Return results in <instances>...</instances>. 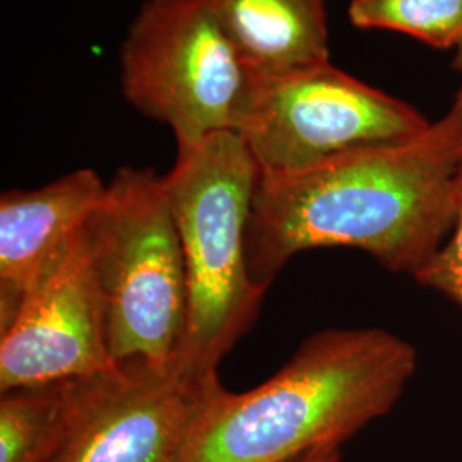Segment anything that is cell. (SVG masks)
I'll return each instance as SVG.
<instances>
[{"mask_svg": "<svg viewBox=\"0 0 462 462\" xmlns=\"http://www.w3.org/2000/svg\"><path fill=\"white\" fill-rule=\"evenodd\" d=\"M461 166L462 120L450 108L411 141L261 173L247 230L252 280L267 291L291 257L329 247L364 250L416 280L452 230Z\"/></svg>", "mask_w": 462, "mask_h": 462, "instance_id": "obj_1", "label": "cell"}, {"mask_svg": "<svg viewBox=\"0 0 462 462\" xmlns=\"http://www.w3.org/2000/svg\"><path fill=\"white\" fill-rule=\"evenodd\" d=\"M416 370L414 347L383 329H330L247 393L216 389L180 462H293L341 446L389 413Z\"/></svg>", "mask_w": 462, "mask_h": 462, "instance_id": "obj_2", "label": "cell"}, {"mask_svg": "<svg viewBox=\"0 0 462 462\" xmlns=\"http://www.w3.org/2000/svg\"><path fill=\"white\" fill-rule=\"evenodd\" d=\"M261 168L240 134L189 148L163 175L180 235L189 310L180 372L215 379L217 365L254 328L264 300L248 271L247 230Z\"/></svg>", "mask_w": 462, "mask_h": 462, "instance_id": "obj_3", "label": "cell"}, {"mask_svg": "<svg viewBox=\"0 0 462 462\" xmlns=\"http://www.w3.org/2000/svg\"><path fill=\"white\" fill-rule=\"evenodd\" d=\"M84 242L116 364L180 370L189 290L163 177L120 168L84 226Z\"/></svg>", "mask_w": 462, "mask_h": 462, "instance_id": "obj_4", "label": "cell"}, {"mask_svg": "<svg viewBox=\"0 0 462 462\" xmlns=\"http://www.w3.org/2000/svg\"><path fill=\"white\" fill-rule=\"evenodd\" d=\"M120 84L137 112L189 148L238 131L254 81L209 0H146L120 49Z\"/></svg>", "mask_w": 462, "mask_h": 462, "instance_id": "obj_5", "label": "cell"}, {"mask_svg": "<svg viewBox=\"0 0 462 462\" xmlns=\"http://www.w3.org/2000/svg\"><path fill=\"white\" fill-rule=\"evenodd\" d=\"M430 125L411 105L326 62L254 81L236 134L261 173L280 175L406 143Z\"/></svg>", "mask_w": 462, "mask_h": 462, "instance_id": "obj_6", "label": "cell"}, {"mask_svg": "<svg viewBox=\"0 0 462 462\" xmlns=\"http://www.w3.org/2000/svg\"><path fill=\"white\" fill-rule=\"evenodd\" d=\"M219 379L124 364L88 380L43 462H180Z\"/></svg>", "mask_w": 462, "mask_h": 462, "instance_id": "obj_7", "label": "cell"}, {"mask_svg": "<svg viewBox=\"0 0 462 462\" xmlns=\"http://www.w3.org/2000/svg\"><path fill=\"white\" fill-rule=\"evenodd\" d=\"M118 366L83 230L0 330V393L89 379Z\"/></svg>", "mask_w": 462, "mask_h": 462, "instance_id": "obj_8", "label": "cell"}, {"mask_svg": "<svg viewBox=\"0 0 462 462\" xmlns=\"http://www.w3.org/2000/svg\"><path fill=\"white\" fill-rule=\"evenodd\" d=\"M106 183L81 168L34 190L0 198V330L16 317L24 298L50 265L84 230Z\"/></svg>", "mask_w": 462, "mask_h": 462, "instance_id": "obj_9", "label": "cell"}, {"mask_svg": "<svg viewBox=\"0 0 462 462\" xmlns=\"http://www.w3.org/2000/svg\"><path fill=\"white\" fill-rule=\"evenodd\" d=\"M209 2L252 81L330 62L324 0Z\"/></svg>", "mask_w": 462, "mask_h": 462, "instance_id": "obj_10", "label": "cell"}, {"mask_svg": "<svg viewBox=\"0 0 462 462\" xmlns=\"http://www.w3.org/2000/svg\"><path fill=\"white\" fill-rule=\"evenodd\" d=\"M89 379L51 382L2 393L0 462L45 461L60 440Z\"/></svg>", "mask_w": 462, "mask_h": 462, "instance_id": "obj_11", "label": "cell"}, {"mask_svg": "<svg viewBox=\"0 0 462 462\" xmlns=\"http://www.w3.org/2000/svg\"><path fill=\"white\" fill-rule=\"evenodd\" d=\"M355 28L396 32L435 49L462 45V0H351Z\"/></svg>", "mask_w": 462, "mask_h": 462, "instance_id": "obj_12", "label": "cell"}, {"mask_svg": "<svg viewBox=\"0 0 462 462\" xmlns=\"http://www.w3.org/2000/svg\"><path fill=\"white\" fill-rule=\"evenodd\" d=\"M416 281L442 293L462 309V166L457 183L456 217L444 245L433 255Z\"/></svg>", "mask_w": 462, "mask_h": 462, "instance_id": "obj_13", "label": "cell"}, {"mask_svg": "<svg viewBox=\"0 0 462 462\" xmlns=\"http://www.w3.org/2000/svg\"><path fill=\"white\" fill-rule=\"evenodd\" d=\"M339 457H341V448H328V450L309 454L293 462H339Z\"/></svg>", "mask_w": 462, "mask_h": 462, "instance_id": "obj_14", "label": "cell"}, {"mask_svg": "<svg viewBox=\"0 0 462 462\" xmlns=\"http://www.w3.org/2000/svg\"><path fill=\"white\" fill-rule=\"evenodd\" d=\"M456 50H457V53H456V59H454V69H456L457 72H461L462 76V45H459ZM452 110H454L457 116H461L462 120V86L461 89H459V93H457V97H456L454 105H452Z\"/></svg>", "mask_w": 462, "mask_h": 462, "instance_id": "obj_15", "label": "cell"}]
</instances>
